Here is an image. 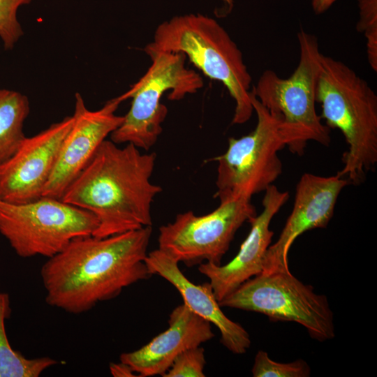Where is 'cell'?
Listing matches in <instances>:
<instances>
[{"label": "cell", "mask_w": 377, "mask_h": 377, "mask_svg": "<svg viewBox=\"0 0 377 377\" xmlns=\"http://www.w3.org/2000/svg\"><path fill=\"white\" fill-rule=\"evenodd\" d=\"M144 50L185 54L205 76L226 87L235 103L233 124L251 117V76L241 50L214 19L200 13L175 16L156 27Z\"/></svg>", "instance_id": "obj_4"}, {"label": "cell", "mask_w": 377, "mask_h": 377, "mask_svg": "<svg viewBox=\"0 0 377 377\" xmlns=\"http://www.w3.org/2000/svg\"><path fill=\"white\" fill-rule=\"evenodd\" d=\"M205 350L200 346L186 350L174 360L163 377H205Z\"/></svg>", "instance_id": "obj_22"}, {"label": "cell", "mask_w": 377, "mask_h": 377, "mask_svg": "<svg viewBox=\"0 0 377 377\" xmlns=\"http://www.w3.org/2000/svg\"><path fill=\"white\" fill-rule=\"evenodd\" d=\"M348 184L346 178L338 174L323 177L306 172L301 176L292 212L279 237L267 250L262 273L290 272L288 253L293 243L306 231L327 227L338 197Z\"/></svg>", "instance_id": "obj_13"}, {"label": "cell", "mask_w": 377, "mask_h": 377, "mask_svg": "<svg viewBox=\"0 0 377 377\" xmlns=\"http://www.w3.org/2000/svg\"><path fill=\"white\" fill-rule=\"evenodd\" d=\"M151 233V226H146L105 237L74 239L41 267L46 303L80 314L150 278L145 259Z\"/></svg>", "instance_id": "obj_1"}, {"label": "cell", "mask_w": 377, "mask_h": 377, "mask_svg": "<svg viewBox=\"0 0 377 377\" xmlns=\"http://www.w3.org/2000/svg\"><path fill=\"white\" fill-rule=\"evenodd\" d=\"M120 96L96 110H89L80 94H75L73 124L64 138L42 196L61 199L65 191L94 156L101 144L122 123L115 114Z\"/></svg>", "instance_id": "obj_11"}, {"label": "cell", "mask_w": 377, "mask_h": 377, "mask_svg": "<svg viewBox=\"0 0 377 377\" xmlns=\"http://www.w3.org/2000/svg\"><path fill=\"white\" fill-rule=\"evenodd\" d=\"M219 303L221 307L264 314L272 321L297 323L318 341L335 335L333 313L326 296L316 294L311 286L290 272L260 273Z\"/></svg>", "instance_id": "obj_8"}, {"label": "cell", "mask_w": 377, "mask_h": 377, "mask_svg": "<svg viewBox=\"0 0 377 377\" xmlns=\"http://www.w3.org/2000/svg\"><path fill=\"white\" fill-rule=\"evenodd\" d=\"M110 374L114 377H135V372L128 364L119 361L118 363L111 362L109 366Z\"/></svg>", "instance_id": "obj_23"}, {"label": "cell", "mask_w": 377, "mask_h": 377, "mask_svg": "<svg viewBox=\"0 0 377 377\" xmlns=\"http://www.w3.org/2000/svg\"><path fill=\"white\" fill-rule=\"evenodd\" d=\"M73 121V115L67 116L23 139L15 153L0 164L1 200L20 204L42 197Z\"/></svg>", "instance_id": "obj_12"}, {"label": "cell", "mask_w": 377, "mask_h": 377, "mask_svg": "<svg viewBox=\"0 0 377 377\" xmlns=\"http://www.w3.org/2000/svg\"><path fill=\"white\" fill-rule=\"evenodd\" d=\"M156 158L133 144L121 148L105 140L61 200L97 218L96 237L151 226V204L162 190L151 181Z\"/></svg>", "instance_id": "obj_2"}, {"label": "cell", "mask_w": 377, "mask_h": 377, "mask_svg": "<svg viewBox=\"0 0 377 377\" xmlns=\"http://www.w3.org/2000/svg\"><path fill=\"white\" fill-rule=\"evenodd\" d=\"M29 112L27 96L17 91L0 89V164L15 153L26 137L23 126Z\"/></svg>", "instance_id": "obj_17"}, {"label": "cell", "mask_w": 377, "mask_h": 377, "mask_svg": "<svg viewBox=\"0 0 377 377\" xmlns=\"http://www.w3.org/2000/svg\"><path fill=\"white\" fill-rule=\"evenodd\" d=\"M316 103L326 126L339 129L348 149L337 174L362 183L377 163V96L369 84L343 62L321 54Z\"/></svg>", "instance_id": "obj_3"}, {"label": "cell", "mask_w": 377, "mask_h": 377, "mask_svg": "<svg viewBox=\"0 0 377 377\" xmlns=\"http://www.w3.org/2000/svg\"><path fill=\"white\" fill-rule=\"evenodd\" d=\"M11 313L10 296L0 293V377H38L57 364L50 357L28 358L12 348L7 337L5 323Z\"/></svg>", "instance_id": "obj_18"}, {"label": "cell", "mask_w": 377, "mask_h": 377, "mask_svg": "<svg viewBox=\"0 0 377 377\" xmlns=\"http://www.w3.org/2000/svg\"><path fill=\"white\" fill-rule=\"evenodd\" d=\"M359 20L358 32L366 38L367 55L369 66L377 71V0H357Z\"/></svg>", "instance_id": "obj_20"}, {"label": "cell", "mask_w": 377, "mask_h": 377, "mask_svg": "<svg viewBox=\"0 0 377 377\" xmlns=\"http://www.w3.org/2000/svg\"><path fill=\"white\" fill-rule=\"evenodd\" d=\"M144 51L151 64L145 75L120 96L122 101L131 98V105L110 138L117 145L130 143L147 151L162 133V124L167 116L168 109L161 103L163 95L169 91V100H181L187 94L196 93L204 82L199 73L186 66L185 54Z\"/></svg>", "instance_id": "obj_6"}, {"label": "cell", "mask_w": 377, "mask_h": 377, "mask_svg": "<svg viewBox=\"0 0 377 377\" xmlns=\"http://www.w3.org/2000/svg\"><path fill=\"white\" fill-rule=\"evenodd\" d=\"M98 226L92 213L61 199L42 196L20 204L0 199V233L22 258H50Z\"/></svg>", "instance_id": "obj_7"}, {"label": "cell", "mask_w": 377, "mask_h": 377, "mask_svg": "<svg viewBox=\"0 0 377 377\" xmlns=\"http://www.w3.org/2000/svg\"><path fill=\"white\" fill-rule=\"evenodd\" d=\"M256 215L251 200L242 198L220 202L202 216L192 211L179 214L172 222L159 228L158 249L187 267L203 263L221 265L237 231Z\"/></svg>", "instance_id": "obj_10"}, {"label": "cell", "mask_w": 377, "mask_h": 377, "mask_svg": "<svg viewBox=\"0 0 377 377\" xmlns=\"http://www.w3.org/2000/svg\"><path fill=\"white\" fill-rule=\"evenodd\" d=\"M251 372L254 377H308L311 369L303 360L276 362L269 358L267 352L259 350L255 356Z\"/></svg>", "instance_id": "obj_19"}, {"label": "cell", "mask_w": 377, "mask_h": 377, "mask_svg": "<svg viewBox=\"0 0 377 377\" xmlns=\"http://www.w3.org/2000/svg\"><path fill=\"white\" fill-rule=\"evenodd\" d=\"M288 191L272 184L265 191L263 210L249 222L250 231L237 255L227 264L199 265L198 271L209 280L215 297L220 302L249 279L263 272V265L274 232L269 226L274 216L288 201Z\"/></svg>", "instance_id": "obj_14"}, {"label": "cell", "mask_w": 377, "mask_h": 377, "mask_svg": "<svg viewBox=\"0 0 377 377\" xmlns=\"http://www.w3.org/2000/svg\"><path fill=\"white\" fill-rule=\"evenodd\" d=\"M145 263L151 275L161 276L178 290L193 312L218 328L223 346L237 355L247 351L251 343L249 333L224 314L209 282L192 283L180 270L179 262L160 249L148 253Z\"/></svg>", "instance_id": "obj_16"}, {"label": "cell", "mask_w": 377, "mask_h": 377, "mask_svg": "<svg viewBox=\"0 0 377 377\" xmlns=\"http://www.w3.org/2000/svg\"><path fill=\"white\" fill-rule=\"evenodd\" d=\"M250 98L257 116L255 128L241 138H230L227 150L216 158L214 197L220 202L251 200L253 195L265 191L282 172L278 153L287 146L291 152L302 156L308 142L264 107L251 91Z\"/></svg>", "instance_id": "obj_5"}, {"label": "cell", "mask_w": 377, "mask_h": 377, "mask_svg": "<svg viewBox=\"0 0 377 377\" xmlns=\"http://www.w3.org/2000/svg\"><path fill=\"white\" fill-rule=\"evenodd\" d=\"M226 2H227L229 5H232V0H224Z\"/></svg>", "instance_id": "obj_25"}, {"label": "cell", "mask_w": 377, "mask_h": 377, "mask_svg": "<svg viewBox=\"0 0 377 377\" xmlns=\"http://www.w3.org/2000/svg\"><path fill=\"white\" fill-rule=\"evenodd\" d=\"M337 0H312V9L316 14H321L327 10Z\"/></svg>", "instance_id": "obj_24"}, {"label": "cell", "mask_w": 377, "mask_h": 377, "mask_svg": "<svg viewBox=\"0 0 377 377\" xmlns=\"http://www.w3.org/2000/svg\"><path fill=\"white\" fill-rule=\"evenodd\" d=\"M32 0H0V39L6 50L13 49L24 34L17 10Z\"/></svg>", "instance_id": "obj_21"}, {"label": "cell", "mask_w": 377, "mask_h": 377, "mask_svg": "<svg viewBox=\"0 0 377 377\" xmlns=\"http://www.w3.org/2000/svg\"><path fill=\"white\" fill-rule=\"evenodd\" d=\"M168 325L139 349L121 353L119 361L130 366L138 376H163L179 354L214 337L211 323L184 303L172 311Z\"/></svg>", "instance_id": "obj_15"}, {"label": "cell", "mask_w": 377, "mask_h": 377, "mask_svg": "<svg viewBox=\"0 0 377 377\" xmlns=\"http://www.w3.org/2000/svg\"><path fill=\"white\" fill-rule=\"evenodd\" d=\"M300 59L294 72L281 78L274 71L265 70L251 92L271 113L306 141L329 146L330 128L316 110V91L320 67L318 38L301 29L297 33Z\"/></svg>", "instance_id": "obj_9"}]
</instances>
